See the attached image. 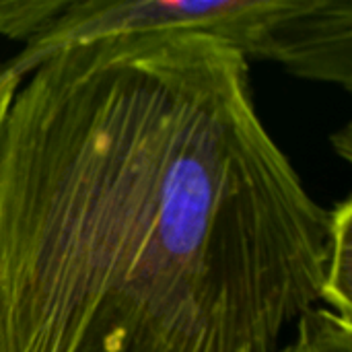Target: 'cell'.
Returning a JSON list of instances; mask_svg holds the SVG:
<instances>
[{"label": "cell", "mask_w": 352, "mask_h": 352, "mask_svg": "<svg viewBox=\"0 0 352 352\" xmlns=\"http://www.w3.org/2000/svg\"><path fill=\"white\" fill-rule=\"evenodd\" d=\"M182 33L210 37L248 62L352 89L349 0H68L6 66L23 78L70 47Z\"/></svg>", "instance_id": "obj_2"}, {"label": "cell", "mask_w": 352, "mask_h": 352, "mask_svg": "<svg viewBox=\"0 0 352 352\" xmlns=\"http://www.w3.org/2000/svg\"><path fill=\"white\" fill-rule=\"evenodd\" d=\"M330 208L202 35L64 50L0 128V352H276L322 305Z\"/></svg>", "instance_id": "obj_1"}, {"label": "cell", "mask_w": 352, "mask_h": 352, "mask_svg": "<svg viewBox=\"0 0 352 352\" xmlns=\"http://www.w3.org/2000/svg\"><path fill=\"white\" fill-rule=\"evenodd\" d=\"M21 82H23V78L16 72H12L6 64H0V128L4 124L8 105H10L16 89L21 87Z\"/></svg>", "instance_id": "obj_6"}, {"label": "cell", "mask_w": 352, "mask_h": 352, "mask_svg": "<svg viewBox=\"0 0 352 352\" xmlns=\"http://www.w3.org/2000/svg\"><path fill=\"white\" fill-rule=\"evenodd\" d=\"M293 340L276 352H352V322L318 305L299 318Z\"/></svg>", "instance_id": "obj_4"}, {"label": "cell", "mask_w": 352, "mask_h": 352, "mask_svg": "<svg viewBox=\"0 0 352 352\" xmlns=\"http://www.w3.org/2000/svg\"><path fill=\"white\" fill-rule=\"evenodd\" d=\"M322 307L352 322V200L330 208V254L326 264Z\"/></svg>", "instance_id": "obj_3"}, {"label": "cell", "mask_w": 352, "mask_h": 352, "mask_svg": "<svg viewBox=\"0 0 352 352\" xmlns=\"http://www.w3.org/2000/svg\"><path fill=\"white\" fill-rule=\"evenodd\" d=\"M68 0H0V35L23 41L37 35Z\"/></svg>", "instance_id": "obj_5"}]
</instances>
